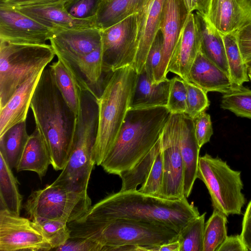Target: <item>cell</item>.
I'll return each instance as SVG.
<instances>
[{"label":"cell","mask_w":251,"mask_h":251,"mask_svg":"<svg viewBox=\"0 0 251 251\" xmlns=\"http://www.w3.org/2000/svg\"><path fill=\"white\" fill-rule=\"evenodd\" d=\"M200 215L186 197L168 200L146 194L138 190L111 194L93 206L78 219L106 221L125 219L166 225L178 233Z\"/></svg>","instance_id":"1"},{"label":"cell","mask_w":251,"mask_h":251,"mask_svg":"<svg viewBox=\"0 0 251 251\" xmlns=\"http://www.w3.org/2000/svg\"><path fill=\"white\" fill-rule=\"evenodd\" d=\"M30 108L49 149L51 165L55 171L62 170L70 155L77 115L61 94L49 65L41 75Z\"/></svg>","instance_id":"2"},{"label":"cell","mask_w":251,"mask_h":251,"mask_svg":"<svg viewBox=\"0 0 251 251\" xmlns=\"http://www.w3.org/2000/svg\"><path fill=\"white\" fill-rule=\"evenodd\" d=\"M171 113L165 106L128 109L117 139L100 166L120 176L155 145Z\"/></svg>","instance_id":"3"},{"label":"cell","mask_w":251,"mask_h":251,"mask_svg":"<svg viewBox=\"0 0 251 251\" xmlns=\"http://www.w3.org/2000/svg\"><path fill=\"white\" fill-rule=\"evenodd\" d=\"M68 226L71 237L91 240L102 246L104 251H121L126 246L155 251L157 246L177 240L178 237L177 231L163 224L125 219H77L68 223Z\"/></svg>","instance_id":"4"},{"label":"cell","mask_w":251,"mask_h":251,"mask_svg":"<svg viewBox=\"0 0 251 251\" xmlns=\"http://www.w3.org/2000/svg\"><path fill=\"white\" fill-rule=\"evenodd\" d=\"M138 74L132 65L112 73L100 98L99 123L93 158L100 166L112 148L129 109Z\"/></svg>","instance_id":"5"},{"label":"cell","mask_w":251,"mask_h":251,"mask_svg":"<svg viewBox=\"0 0 251 251\" xmlns=\"http://www.w3.org/2000/svg\"><path fill=\"white\" fill-rule=\"evenodd\" d=\"M98 123L97 99L89 91L81 90L79 109L70 155L53 184L76 192L87 191L91 172L96 164L93 150Z\"/></svg>","instance_id":"6"},{"label":"cell","mask_w":251,"mask_h":251,"mask_svg":"<svg viewBox=\"0 0 251 251\" xmlns=\"http://www.w3.org/2000/svg\"><path fill=\"white\" fill-rule=\"evenodd\" d=\"M55 54L50 45L0 41V109L24 82L44 69Z\"/></svg>","instance_id":"7"},{"label":"cell","mask_w":251,"mask_h":251,"mask_svg":"<svg viewBox=\"0 0 251 251\" xmlns=\"http://www.w3.org/2000/svg\"><path fill=\"white\" fill-rule=\"evenodd\" d=\"M197 178L206 186L214 209L226 217L242 214L246 199L241 172L232 169L221 158L205 153L200 157Z\"/></svg>","instance_id":"8"},{"label":"cell","mask_w":251,"mask_h":251,"mask_svg":"<svg viewBox=\"0 0 251 251\" xmlns=\"http://www.w3.org/2000/svg\"><path fill=\"white\" fill-rule=\"evenodd\" d=\"M91 203L87 191L76 192L52 183L32 192L24 207L31 220L41 218L69 223L84 214Z\"/></svg>","instance_id":"9"},{"label":"cell","mask_w":251,"mask_h":251,"mask_svg":"<svg viewBox=\"0 0 251 251\" xmlns=\"http://www.w3.org/2000/svg\"><path fill=\"white\" fill-rule=\"evenodd\" d=\"M137 13L101 30L102 68L105 74L134 64L138 50Z\"/></svg>","instance_id":"10"},{"label":"cell","mask_w":251,"mask_h":251,"mask_svg":"<svg viewBox=\"0 0 251 251\" xmlns=\"http://www.w3.org/2000/svg\"><path fill=\"white\" fill-rule=\"evenodd\" d=\"M164 176L160 197L180 200L184 193V165L180 148V114H171L160 136Z\"/></svg>","instance_id":"11"},{"label":"cell","mask_w":251,"mask_h":251,"mask_svg":"<svg viewBox=\"0 0 251 251\" xmlns=\"http://www.w3.org/2000/svg\"><path fill=\"white\" fill-rule=\"evenodd\" d=\"M52 247L37 225L31 219L0 210L1 251H47Z\"/></svg>","instance_id":"12"},{"label":"cell","mask_w":251,"mask_h":251,"mask_svg":"<svg viewBox=\"0 0 251 251\" xmlns=\"http://www.w3.org/2000/svg\"><path fill=\"white\" fill-rule=\"evenodd\" d=\"M53 32L15 8L0 3V41L45 44Z\"/></svg>","instance_id":"13"},{"label":"cell","mask_w":251,"mask_h":251,"mask_svg":"<svg viewBox=\"0 0 251 251\" xmlns=\"http://www.w3.org/2000/svg\"><path fill=\"white\" fill-rule=\"evenodd\" d=\"M49 41L57 60L65 65L101 47V30L97 27L53 30Z\"/></svg>","instance_id":"14"},{"label":"cell","mask_w":251,"mask_h":251,"mask_svg":"<svg viewBox=\"0 0 251 251\" xmlns=\"http://www.w3.org/2000/svg\"><path fill=\"white\" fill-rule=\"evenodd\" d=\"M189 13L184 0H164L159 26L164 38L163 53L154 83L167 78L170 59Z\"/></svg>","instance_id":"15"},{"label":"cell","mask_w":251,"mask_h":251,"mask_svg":"<svg viewBox=\"0 0 251 251\" xmlns=\"http://www.w3.org/2000/svg\"><path fill=\"white\" fill-rule=\"evenodd\" d=\"M164 0H146L137 13L138 50L133 66L138 74L144 69L150 47L159 29Z\"/></svg>","instance_id":"16"},{"label":"cell","mask_w":251,"mask_h":251,"mask_svg":"<svg viewBox=\"0 0 251 251\" xmlns=\"http://www.w3.org/2000/svg\"><path fill=\"white\" fill-rule=\"evenodd\" d=\"M66 0L13 8L52 30L96 27L94 21L78 20L69 15L64 8Z\"/></svg>","instance_id":"17"},{"label":"cell","mask_w":251,"mask_h":251,"mask_svg":"<svg viewBox=\"0 0 251 251\" xmlns=\"http://www.w3.org/2000/svg\"><path fill=\"white\" fill-rule=\"evenodd\" d=\"M200 50V41L193 13L190 12L170 59L167 72L188 81L191 67Z\"/></svg>","instance_id":"18"},{"label":"cell","mask_w":251,"mask_h":251,"mask_svg":"<svg viewBox=\"0 0 251 251\" xmlns=\"http://www.w3.org/2000/svg\"><path fill=\"white\" fill-rule=\"evenodd\" d=\"M44 69L32 75L0 109V136L14 125L26 121L32 98Z\"/></svg>","instance_id":"19"},{"label":"cell","mask_w":251,"mask_h":251,"mask_svg":"<svg viewBox=\"0 0 251 251\" xmlns=\"http://www.w3.org/2000/svg\"><path fill=\"white\" fill-rule=\"evenodd\" d=\"M180 148L184 165V193L187 198L197 178L201 148L195 135L194 120L185 113L180 114Z\"/></svg>","instance_id":"20"},{"label":"cell","mask_w":251,"mask_h":251,"mask_svg":"<svg viewBox=\"0 0 251 251\" xmlns=\"http://www.w3.org/2000/svg\"><path fill=\"white\" fill-rule=\"evenodd\" d=\"M197 85L206 93H224L232 86L229 76L200 50L191 67L188 81Z\"/></svg>","instance_id":"21"},{"label":"cell","mask_w":251,"mask_h":251,"mask_svg":"<svg viewBox=\"0 0 251 251\" xmlns=\"http://www.w3.org/2000/svg\"><path fill=\"white\" fill-rule=\"evenodd\" d=\"M191 12L193 13L199 36L200 50L229 76L223 35L211 25L205 16L197 11Z\"/></svg>","instance_id":"22"},{"label":"cell","mask_w":251,"mask_h":251,"mask_svg":"<svg viewBox=\"0 0 251 251\" xmlns=\"http://www.w3.org/2000/svg\"><path fill=\"white\" fill-rule=\"evenodd\" d=\"M206 18L222 35L235 33L246 23L239 0H212Z\"/></svg>","instance_id":"23"},{"label":"cell","mask_w":251,"mask_h":251,"mask_svg":"<svg viewBox=\"0 0 251 251\" xmlns=\"http://www.w3.org/2000/svg\"><path fill=\"white\" fill-rule=\"evenodd\" d=\"M170 85V79L167 78L159 82L152 83L144 69L138 74L129 109L166 107Z\"/></svg>","instance_id":"24"},{"label":"cell","mask_w":251,"mask_h":251,"mask_svg":"<svg viewBox=\"0 0 251 251\" xmlns=\"http://www.w3.org/2000/svg\"><path fill=\"white\" fill-rule=\"evenodd\" d=\"M50 165L51 158L49 149L41 134L36 128L29 136L16 169L18 172H34L41 178L46 175Z\"/></svg>","instance_id":"25"},{"label":"cell","mask_w":251,"mask_h":251,"mask_svg":"<svg viewBox=\"0 0 251 251\" xmlns=\"http://www.w3.org/2000/svg\"><path fill=\"white\" fill-rule=\"evenodd\" d=\"M146 0H102L95 18V27L105 29L138 13Z\"/></svg>","instance_id":"26"},{"label":"cell","mask_w":251,"mask_h":251,"mask_svg":"<svg viewBox=\"0 0 251 251\" xmlns=\"http://www.w3.org/2000/svg\"><path fill=\"white\" fill-rule=\"evenodd\" d=\"M26 122L18 123L0 136V155L12 169H16L28 139Z\"/></svg>","instance_id":"27"},{"label":"cell","mask_w":251,"mask_h":251,"mask_svg":"<svg viewBox=\"0 0 251 251\" xmlns=\"http://www.w3.org/2000/svg\"><path fill=\"white\" fill-rule=\"evenodd\" d=\"M17 182L12 169L0 155V209L20 216L23 197L19 192Z\"/></svg>","instance_id":"28"},{"label":"cell","mask_w":251,"mask_h":251,"mask_svg":"<svg viewBox=\"0 0 251 251\" xmlns=\"http://www.w3.org/2000/svg\"><path fill=\"white\" fill-rule=\"evenodd\" d=\"M229 77L232 85H242L248 82V70L241 54L235 33L223 35Z\"/></svg>","instance_id":"29"},{"label":"cell","mask_w":251,"mask_h":251,"mask_svg":"<svg viewBox=\"0 0 251 251\" xmlns=\"http://www.w3.org/2000/svg\"><path fill=\"white\" fill-rule=\"evenodd\" d=\"M49 66L63 98L70 108L77 115L80 105L81 90L59 60L53 62Z\"/></svg>","instance_id":"30"},{"label":"cell","mask_w":251,"mask_h":251,"mask_svg":"<svg viewBox=\"0 0 251 251\" xmlns=\"http://www.w3.org/2000/svg\"><path fill=\"white\" fill-rule=\"evenodd\" d=\"M160 137L153 147L131 169L122 174V186L120 191L137 190L145 180L154 160L160 151Z\"/></svg>","instance_id":"31"},{"label":"cell","mask_w":251,"mask_h":251,"mask_svg":"<svg viewBox=\"0 0 251 251\" xmlns=\"http://www.w3.org/2000/svg\"><path fill=\"white\" fill-rule=\"evenodd\" d=\"M220 106L237 116L251 119V90L243 85H232L223 93Z\"/></svg>","instance_id":"32"},{"label":"cell","mask_w":251,"mask_h":251,"mask_svg":"<svg viewBox=\"0 0 251 251\" xmlns=\"http://www.w3.org/2000/svg\"><path fill=\"white\" fill-rule=\"evenodd\" d=\"M227 222L225 215L214 209L205 223L202 251H218L227 236Z\"/></svg>","instance_id":"33"},{"label":"cell","mask_w":251,"mask_h":251,"mask_svg":"<svg viewBox=\"0 0 251 251\" xmlns=\"http://www.w3.org/2000/svg\"><path fill=\"white\" fill-rule=\"evenodd\" d=\"M205 215L191 220L178 233L180 251H202Z\"/></svg>","instance_id":"34"},{"label":"cell","mask_w":251,"mask_h":251,"mask_svg":"<svg viewBox=\"0 0 251 251\" xmlns=\"http://www.w3.org/2000/svg\"><path fill=\"white\" fill-rule=\"evenodd\" d=\"M50 243L52 249L64 244L70 237L68 223L60 220L36 218L32 220Z\"/></svg>","instance_id":"35"},{"label":"cell","mask_w":251,"mask_h":251,"mask_svg":"<svg viewBox=\"0 0 251 251\" xmlns=\"http://www.w3.org/2000/svg\"><path fill=\"white\" fill-rule=\"evenodd\" d=\"M187 90L185 114L193 119L205 111L210 105L207 93L202 89L189 81H185Z\"/></svg>","instance_id":"36"},{"label":"cell","mask_w":251,"mask_h":251,"mask_svg":"<svg viewBox=\"0 0 251 251\" xmlns=\"http://www.w3.org/2000/svg\"><path fill=\"white\" fill-rule=\"evenodd\" d=\"M164 176L163 158L160 151L156 156L152 165L141 187V193L160 197Z\"/></svg>","instance_id":"37"},{"label":"cell","mask_w":251,"mask_h":251,"mask_svg":"<svg viewBox=\"0 0 251 251\" xmlns=\"http://www.w3.org/2000/svg\"><path fill=\"white\" fill-rule=\"evenodd\" d=\"M187 90L185 81L180 77L170 79L166 107L171 114H183L186 111Z\"/></svg>","instance_id":"38"},{"label":"cell","mask_w":251,"mask_h":251,"mask_svg":"<svg viewBox=\"0 0 251 251\" xmlns=\"http://www.w3.org/2000/svg\"><path fill=\"white\" fill-rule=\"evenodd\" d=\"M102 0H66L64 8L73 18L81 20L95 22Z\"/></svg>","instance_id":"39"},{"label":"cell","mask_w":251,"mask_h":251,"mask_svg":"<svg viewBox=\"0 0 251 251\" xmlns=\"http://www.w3.org/2000/svg\"><path fill=\"white\" fill-rule=\"evenodd\" d=\"M163 44V33L159 29L150 47L144 67L148 78L152 83H154V75L162 59Z\"/></svg>","instance_id":"40"},{"label":"cell","mask_w":251,"mask_h":251,"mask_svg":"<svg viewBox=\"0 0 251 251\" xmlns=\"http://www.w3.org/2000/svg\"><path fill=\"white\" fill-rule=\"evenodd\" d=\"M194 120L196 137L201 148L210 141L213 131L210 116L204 111Z\"/></svg>","instance_id":"41"},{"label":"cell","mask_w":251,"mask_h":251,"mask_svg":"<svg viewBox=\"0 0 251 251\" xmlns=\"http://www.w3.org/2000/svg\"><path fill=\"white\" fill-rule=\"evenodd\" d=\"M58 251H104V247L86 238H70L64 244L55 249Z\"/></svg>","instance_id":"42"},{"label":"cell","mask_w":251,"mask_h":251,"mask_svg":"<svg viewBox=\"0 0 251 251\" xmlns=\"http://www.w3.org/2000/svg\"><path fill=\"white\" fill-rule=\"evenodd\" d=\"M235 33L241 54L246 62L251 58V22L243 25Z\"/></svg>","instance_id":"43"},{"label":"cell","mask_w":251,"mask_h":251,"mask_svg":"<svg viewBox=\"0 0 251 251\" xmlns=\"http://www.w3.org/2000/svg\"><path fill=\"white\" fill-rule=\"evenodd\" d=\"M240 235L248 251H251V201L248 203L244 215Z\"/></svg>","instance_id":"44"},{"label":"cell","mask_w":251,"mask_h":251,"mask_svg":"<svg viewBox=\"0 0 251 251\" xmlns=\"http://www.w3.org/2000/svg\"><path fill=\"white\" fill-rule=\"evenodd\" d=\"M218 251H248L240 235L227 236Z\"/></svg>","instance_id":"45"},{"label":"cell","mask_w":251,"mask_h":251,"mask_svg":"<svg viewBox=\"0 0 251 251\" xmlns=\"http://www.w3.org/2000/svg\"><path fill=\"white\" fill-rule=\"evenodd\" d=\"M64 0H0V3L11 7L40 5Z\"/></svg>","instance_id":"46"},{"label":"cell","mask_w":251,"mask_h":251,"mask_svg":"<svg viewBox=\"0 0 251 251\" xmlns=\"http://www.w3.org/2000/svg\"><path fill=\"white\" fill-rule=\"evenodd\" d=\"M212 0H191L190 12L197 11L206 16L210 6Z\"/></svg>","instance_id":"47"},{"label":"cell","mask_w":251,"mask_h":251,"mask_svg":"<svg viewBox=\"0 0 251 251\" xmlns=\"http://www.w3.org/2000/svg\"><path fill=\"white\" fill-rule=\"evenodd\" d=\"M180 244L177 240L158 246L157 251H180Z\"/></svg>","instance_id":"48"},{"label":"cell","mask_w":251,"mask_h":251,"mask_svg":"<svg viewBox=\"0 0 251 251\" xmlns=\"http://www.w3.org/2000/svg\"><path fill=\"white\" fill-rule=\"evenodd\" d=\"M239 1L245 16V24L251 22V0H239Z\"/></svg>","instance_id":"49"},{"label":"cell","mask_w":251,"mask_h":251,"mask_svg":"<svg viewBox=\"0 0 251 251\" xmlns=\"http://www.w3.org/2000/svg\"><path fill=\"white\" fill-rule=\"evenodd\" d=\"M184 3L185 4V5L189 11V12L190 13V10H191V0H184Z\"/></svg>","instance_id":"50"},{"label":"cell","mask_w":251,"mask_h":251,"mask_svg":"<svg viewBox=\"0 0 251 251\" xmlns=\"http://www.w3.org/2000/svg\"><path fill=\"white\" fill-rule=\"evenodd\" d=\"M245 63L247 65L248 70H251V58L247 61Z\"/></svg>","instance_id":"51"},{"label":"cell","mask_w":251,"mask_h":251,"mask_svg":"<svg viewBox=\"0 0 251 251\" xmlns=\"http://www.w3.org/2000/svg\"><path fill=\"white\" fill-rule=\"evenodd\" d=\"M248 75L250 78V79L251 80V71H248Z\"/></svg>","instance_id":"52"},{"label":"cell","mask_w":251,"mask_h":251,"mask_svg":"<svg viewBox=\"0 0 251 251\" xmlns=\"http://www.w3.org/2000/svg\"><path fill=\"white\" fill-rule=\"evenodd\" d=\"M249 70L251 71V70ZM249 70H248V71H249Z\"/></svg>","instance_id":"53"}]
</instances>
